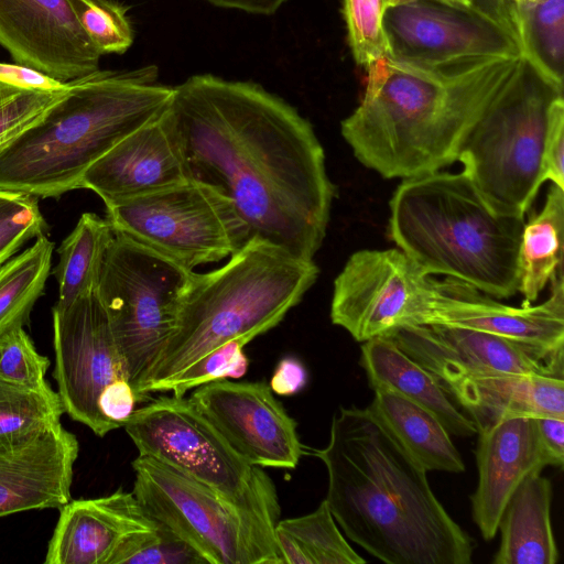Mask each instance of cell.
I'll return each instance as SVG.
<instances>
[{
	"mask_svg": "<svg viewBox=\"0 0 564 564\" xmlns=\"http://www.w3.org/2000/svg\"><path fill=\"white\" fill-rule=\"evenodd\" d=\"M0 149V191L59 197L82 188L87 170L119 141L166 110L173 87L154 65L98 69Z\"/></svg>",
	"mask_w": 564,
	"mask_h": 564,
	"instance_id": "4",
	"label": "cell"
},
{
	"mask_svg": "<svg viewBox=\"0 0 564 564\" xmlns=\"http://www.w3.org/2000/svg\"><path fill=\"white\" fill-rule=\"evenodd\" d=\"M54 243L42 235L0 264V338L29 323L51 272Z\"/></svg>",
	"mask_w": 564,
	"mask_h": 564,
	"instance_id": "29",
	"label": "cell"
},
{
	"mask_svg": "<svg viewBox=\"0 0 564 564\" xmlns=\"http://www.w3.org/2000/svg\"><path fill=\"white\" fill-rule=\"evenodd\" d=\"M314 455L345 535L387 564H470L475 542L430 487L426 470L368 408L340 406Z\"/></svg>",
	"mask_w": 564,
	"mask_h": 564,
	"instance_id": "2",
	"label": "cell"
},
{
	"mask_svg": "<svg viewBox=\"0 0 564 564\" xmlns=\"http://www.w3.org/2000/svg\"><path fill=\"white\" fill-rule=\"evenodd\" d=\"M433 283L399 248L356 251L334 281L332 323L359 343L423 325Z\"/></svg>",
	"mask_w": 564,
	"mask_h": 564,
	"instance_id": "12",
	"label": "cell"
},
{
	"mask_svg": "<svg viewBox=\"0 0 564 564\" xmlns=\"http://www.w3.org/2000/svg\"><path fill=\"white\" fill-rule=\"evenodd\" d=\"M139 455L162 462L235 506L282 563L275 539L276 487L262 467L248 463L189 398L160 397L135 409L123 424Z\"/></svg>",
	"mask_w": 564,
	"mask_h": 564,
	"instance_id": "7",
	"label": "cell"
},
{
	"mask_svg": "<svg viewBox=\"0 0 564 564\" xmlns=\"http://www.w3.org/2000/svg\"><path fill=\"white\" fill-rule=\"evenodd\" d=\"M479 430L513 417L564 420L563 378L530 375L467 376L442 383Z\"/></svg>",
	"mask_w": 564,
	"mask_h": 564,
	"instance_id": "23",
	"label": "cell"
},
{
	"mask_svg": "<svg viewBox=\"0 0 564 564\" xmlns=\"http://www.w3.org/2000/svg\"><path fill=\"white\" fill-rule=\"evenodd\" d=\"M193 178L176 123L167 107L96 161L85 173L82 188L96 193L107 206L167 189Z\"/></svg>",
	"mask_w": 564,
	"mask_h": 564,
	"instance_id": "18",
	"label": "cell"
},
{
	"mask_svg": "<svg viewBox=\"0 0 564 564\" xmlns=\"http://www.w3.org/2000/svg\"><path fill=\"white\" fill-rule=\"evenodd\" d=\"M546 301L514 307L452 278L435 280L423 325L462 327L512 340L563 372V270L550 282Z\"/></svg>",
	"mask_w": 564,
	"mask_h": 564,
	"instance_id": "15",
	"label": "cell"
},
{
	"mask_svg": "<svg viewBox=\"0 0 564 564\" xmlns=\"http://www.w3.org/2000/svg\"><path fill=\"white\" fill-rule=\"evenodd\" d=\"M107 218L84 213L57 249L53 274L58 285L56 305L66 306L96 291L106 250L113 237Z\"/></svg>",
	"mask_w": 564,
	"mask_h": 564,
	"instance_id": "28",
	"label": "cell"
},
{
	"mask_svg": "<svg viewBox=\"0 0 564 564\" xmlns=\"http://www.w3.org/2000/svg\"><path fill=\"white\" fill-rule=\"evenodd\" d=\"M564 89L524 57L466 135L457 161L495 210L524 217L543 180L549 116Z\"/></svg>",
	"mask_w": 564,
	"mask_h": 564,
	"instance_id": "8",
	"label": "cell"
},
{
	"mask_svg": "<svg viewBox=\"0 0 564 564\" xmlns=\"http://www.w3.org/2000/svg\"><path fill=\"white\" fill-rule=\"evenodd\" d=\"M110 564H207L185 540L159 524L148 533L126 542Z\"/></svg>",
	"mask_w": 564,
	"mask_h": 564,
	"instance_id": "37",
	"label": "cell"
},
{
	"mask_svg": "<svg viewBox=\"0 0 564 564\" xmlns=\"http://www.w3.org/2000/svg\"><path fill=\"white\" fill-rule=\"evenodd\" d=\"M359 364L369 387L394 392L432 412L451 435L473 436V420L453 403L441 381L401 350L390 338L381 336L362 343Z\"/></svg>",
	"mask_w": 564,
	"mask_h": 564,
	"instance_id": "24",
	"label": "cell"
},
{
	"mask_svg": "<svg viewBox=\"0 0 564 564\" xmlns=\"http://www.w3.org/2000/svg\"><path fill=\"white\" fill-rule=\"evenodd\" d=\"M158 525L132 491L70 499L59 508L44 563L110 564L126 542Z\"/></svg>",
	"mask_w": 564,
	"mask_h": 564,
	"instance_id": "20",
	"label": "cell"
},
{
	"mask_svg": "<svg viewBox=\"0 0 564 564\" xmlns=\"http://www.w3.org/2000/svg\"><path fill=\"white\" fill-rule=\"evenodd\" d=\"M367 408L426 471L465 470L451 434L429 410L386 390H376Z\"/></svg>",
	"mask_w": 564,
	"mask_h": 564,
	"instance_id": "26",
	"label": "cell"
},
{
	"mask_svg": "<svg viewBox=\"0 0 564 564\" xmlns=\"http://www.w3.org/2000/svg\"><path fill=\"white\" fill-rule=\"evenodd\" d=\"M319 274L314 260L252 236L220 268L193 271L183 294L175 328L140 390L167 392L187 368L216 348L246 345L278 326L313 286Z\"/></svg>",
	"mask_w": 564,
	"mask_h": 564,
	"instance_id": "5",
	"label": "cell"
},
{
	"mask_svg": "<svg viewBox=\"0 0 564 564\" xmlns=\"http://www.w3.org/2000/svg\"><path fill=\"white\" fill-rule=\"evenodd\" d=\"M276 527L299 544L308 564H361L360 556L337 527L325 500L305 516L279 520Z\"/></svg>",
	"mask_w": 564,
	"mask_h": 564,
	"instance_id": "32",
	"label": "cell"
},
{
	"mask_svg": "<svg viewBox=\"0 0 564 564\" xmlns=\"http://www.w3.org/2000/svg\"><path fill=\"white\" fill-rule=\"evenodd\" d=\"M521 56L564 88V0L514 6Z\"/></svg>",
	"mask_w": 564,
	"mask_h": 564,
	"instance_id": "30",
	"label": "cell"
},
{
	"mask_svg": "<svg viewBox=\"0 0 564 564\" xmlns=\"http://www.w3.org/2000/svg\"><path fill=\"white\" fill-rule=\"evenodd\" d=\"M78 453L77 437L62 424L0 445V517L67 503Z\"/></svg>",
	"mask_w": 564,
	"mask_h": 564,
	"instance_id": "22",
	"label": "cell"
},
{
	"mask_svg": "<svg viewBox=\"0 0 564 564\" xmlns=\"http://www.w3.org/2000/svg\"><path fill=\"white\" fill-rule=\"evenodd\" d=\"M386 0H341L347 42L357 65L364 69L389 56L383 28Z\"/></svg>",
	"mask_w": 564,
	"mask_h": 564,
	"instance_id": "34",
	"label": "cell"
},
{
	"mask_svg": "<svg viewBox=\"0 0 564 564\" xmlns=\"http://www.w3.org/2000/svg\"><path fill=\"white\" fill-rule=\"evenodd\" d=\"M511 1L513 2L514 6H527V4L540 2L542 0H511Z\"/></svg>",
	"mask_w": 564,
	"mask_h": 564,
	"instance_id": "47",
	"label": "cell"
},
{
	"mask_svg": "<svg viewBox=\"0 0 564 564\" xmlns=\"http://www.w3.org/2000/svg\"><path fill=\"white\" fill-rule=\"evenodd\" d=\"M169 108L194 178L232 200L250 237L313 260L336 187L311 122L258 84L210 74L173 87Z\"/></svg>",
	"mask_w": 564,
	"mask_h": 564,
	"instance_id": "1",
	"label": "cell"
},
{
	"mask_svg": "<svg viewBox=\"0 0 564 564\" xmlns=\"http://www.w3.org/2000/svg\"><path fill=\"white\" fill-rule=\"evenodd\" d=\"M132 468V492L144 510L207 564H281L249 520L208 487L149 456L138 455Z\"/></svg>",
	"mask_w": 564,
	"mask_h": 564,
	"instance_id": "11",
	"label": "cell"
},
{
	"mask_svg": "<svg viewBox=\"0 0 564 564\" xmlns=\"http://www.w3.org/2000/svg\"><path fill=\"white\" fill-rule=\"evenodd\" d=\"M83 30L100 53L123 54L134 40L128 8L115 0H68Z\"/></svg>",
	"mask_w": 564,
	"mask_h": 564,
	"instance_id": "33",
	"label": "cell"
},
{
	"mask_svg": "<svg viewBox=\"0 0 564 564\" xmlns=\"http://www.w3.org/2000/svg\"><path fill=\"white\" fill-rule=\"evenodd\" d=\"M564 188L551 184L542 209L524 224L519 250V288L523 305L533 304L561 271Z\"/></svg>",
	"mask_w": 564,
	"mask_h": 564,
	"instance_id": "27",
	"label": "cell"
},
{
	"mask_svg": "<svg viewBox=\"0 0 564 564\" xmlns=\"http://www.w3.org/2000/svg\"><path fill=\"white\" fill-rule=\"evenodd\" d=\"M106 210L115 231L191 270L229 258L251 238L232 200L197 178Z\"/></svg>",
	"mask_w": 564,
	"mask_h": 564,
	"instance_id": "10",
	"label": "cell"
},
{
	"mask_svg": "<svg viewBox=\"0 0 564 564\" xmlns=\"http://www.w3.org/2000/svg\"><path fill=\"white\" fill-rule=\"evenodd\" d=\"M52 314L53 377L64 411L102 437L112 430L99 411V398L113 383L128 380L107 314L96 292L66 306L55 304Z\"/></svg>",
	"mask_w": 564,
	"mask_h": 564,
	"instance_id": "13",
	"label": "cell"
},
{
	"mask_svg": "<svg viewBox=\"0 0 564 564\" xmlns=\"http://www.w3.org/2000/svg\"><path fill=\"white\" fill-rule=\"evenodd\" d=\"M307 379V371L302 361L293 356H286L276 365L269 386L273 393L291 397L305 388Z\"/></svg>",
	"mask_w": 564,
	"mask_h": 564,
	"instance_id": "41",
	"label": "cell"
},
{
	"mask_svg": "<svg viewBox=\"0 0 564 564\" xmlns=\"http://www.w3.org/2000/svg\"><path fill=\"white\" fill-rule=\"evenodd\" d=\"M50 359L41 355L23 327L0 338V379L37 390L51 388L45 379Z\"/></svg>",
	"mask_w": 564,
	"mask_h": 564,
	"instance_id": "38",
	"label": "cell"
},
{
	"mask_svg": "<svg viewBox=\"0 0 564 564\" xmlns=\"http://www.w3.org/2000/svg\"><path fill=\"white\" fill-rule=\"evenodd\" d=\"M432 372L441 383L467 376L541 373L563 378L523 346L468 328L413 325L384 336Z\"/></svg>",
	"mask_w": 564,
	"mask_h": 564,
	"instance_id": "19",
	"label": "cell"
},
{
	"mask_svg": "<svg viewBox=\"0 0 564 564\" xmlns=\"http://www.w3.org/2000/svg\"><path fill=\"white\" fill-rule=\"evenodd\" d=\"M412 1H417V0H386V7L389 8V7L408 3V2H412ZM437 1L446 2V3L459 6V7L470 8L469 2L467 0H437Z\"/></svg>",
	"mask_w": 564,
	"mask_h": 564,
	"instance_id": "46",
	"label": "cell"
},
{
	"mask_svg": "<svg viewBox=\"0 0 564 564\" xmlns=\"http://www.w3.org/2000/svg\"><path fill=\"white\" fill-rule=\"evenodd\" d=\"M22 88L0 79V149L37 121L68 90Z\"/></svg>",
	"mask_w": 564,
	"mask_h": 564,
	"instance_id": "36",
	"label": "cell"
},
{
	"mask_svg": "<svg viewBox=\"0 0 564 564\" xmlns=\"http://www.w3.org/2000/svg\"><path fill=\"white\" fill-rule=\"evenodd\" d=\"M520 57L442 66L382 57L365 69L362 98L341 121V135L356 159L384 178L440 171L457 161L466 135Z\"/></svg>",
	"mask_w": 564,
	"mask_h": 564,
	"instance_id": "3",
	"label": "cell"
},
{
	"mask_svg": "<svg viewBox=\"0 0 564 564\" xmlns=\"http://www.w3.org/2000/svg\"><path fill=\"white\" fill-rule=\"evenodd\" d=\"M477 434L478 484L470 497L471 514L481 536L490 541L513 492L527 477L550 466V460L534 417L505 420Z\"/></svg>",
	"mask_w": 564,
	"mask_h": 564,
	"instance_id": "21",
	"label": "cell"
},
{
	"mask_svg": "<svg viewBox=\"0 0 564 564\" xmlns=\"http://www.w3.org/2000/svg\"><path fill=\"white\" fill-rule=\"evenodd\" d=\"M535 423L550 466L561 468L564 464V420L543 416L535 417Z\"/></svg>",
	"mask_w": 564,
	"mask_h": 564,
	"instance_id": "42",
	"label": "cell"
},
{
	"mask_svg": "<svg viewBox=\"0 0 564 564\" xmlns=\"http://www.w3.org/2000/svg\"><path fill=\"white\" fill-rule=\"evenodd\" d=\"M226 9H236L252 14L270 15L275 13L289 0H206Z\"/></svg>",
	"mask_w": 564,
	"mask_h": 564,
	"instance_id": "45",
	"label": "cell"
},
{
	"mask_svg": "<svg viewBox=\"0 0 564 564\" xmlns=\"http://www.w3.org/2000/svg\"><path fill=\"white\" fill-rule=\"evenodd\" d=\"M553 489L541 473L527 477L500 518L495 564H556L560 552L551 523Z\"/></svg>",
	"mask_w": 564,
	"mask_h": 564,
	"instance_id": "25",
	"label": "cell"
},
{
	"mask_svg": "<svg viewBox=\"0 0 564 564\" xmlns=\"http://www.w3.org/2000/svg\"><path fill=\"white\" fill-rule=\"evenodd\" d=\"M192 273L118 231L106 250L95 292L138 403L141 387L175 328Z\"/></svg>",
	"mask_w": 564,
	"mask_h": 564,
	"instance_id": "9",
	"label": "cell"
},
{
	"mask_svg": "<svg viewBox=\"0 0 564 564\" xmlns=\"http://www.w3.org/2000/svg\"><path fill=\"white\" fill-rule=\"evenodd\" d=\"M245 346L241 340H231L216 348L178 376L167 392L175 397H185L189 390L209 382L242 378L249 367V360L243 352Z\"/></svg>",
	"mask_w": 564,
	"mask_h": 564,
	"instance_id": "39",
	"label": "cell"
},
{
	"mask_svg": "<svg viewBox=\"0 0 564 564\" xmlns=\"http://www.w3.org/2000/svg\"><path fill=\"white\" fill-rule=\"evenodd\" d=\"M389 56L423 66L521 56L518 40L471 8L417 0L387 8Z\"/></svg>",
	"mask_w": 564,
	"mask_h": 564,
	"instance_id": "14",
	"label": "cell"
},
{
	"mask_svg": "<svg viewBox=\"0 0 564 564\" xmlns=\"http://www.w3.org/2000/svg\"><path fill=\"white\" fill-rule=\"evenodd\" d=\"M564 96L551 106L543 150V180L564 188Z\"/></svg>",
	"mask_w": 564,
	"mask_h": 564,
	"instance_id": "40",
	"label": "cell"
},
{
	"mask_svg": "<svg viewBox=\"0 0 564 564\" xmlns=\"http://www.w3.org/2000/svg\"><path fill=\"white\" fill-rule=\"evenodd\" d=\"M473 10L496 22L519 42L514 4L511 0H467Z\"/></svg>",
	"mask_w": 564,
	"mask_h": 564,
	"instance_id": "44",
	"label": "cell"
},
{
	"mask_svg": "<svg viewBox=\"0 0 564 564\" xmlns=\"http://www.w3.org/2000/svg\"><path fill=\"white\" fill-rule=\"evenodd\" d=\"M0 46L64 84L98 70L101 57L68 0H0Z\"/></svg>",
	"mask_w": 564,
	"mask_h": 564,
	"instance_id": "17",
	"label": "cell"
},
{
	"mask_svg": "<svg viewBox=\"0 0 564 564\" xmlns=\"http://www.w3.org/2000/svg\"><path fill=\"white\" fill-rule=\"evenodd\" d=\"M189 400L251 465L294 469L303 455L297 424L264 381L203 384Z\"/></svg>",
	"mask_w": 564,
	"mask_h": 564,
	"instance_id": "16",
	"label": "cell"
},
{
	"mask_svg": "<svg viewBox=\"0 0 564 564\" xmlns=\"http://www.w3.org/2000/svg\"><path fill=\"white\" fill-rule=\"evenodd\" d=\"M65 413L57 391L0 379V445L22 442L61 424Z\"/></svg>",
	"mask_w": 564,
	"mask_h": 564,
	"instance_id": "31",
	"label": "cell"
},
{
	"mask_svg": "<svg viewBox=\"0 0 564 564\" xmlns=\"http://www.w3.org/2000/svg\"><path fill=\"white\" fill-rule=\"evenodd\" d=\"M0 79L30 89L52 90L66 85L32 68L2 62H0Z\"/></svg>",
	"mask_w": 564,
	"mask_h": 564,
	"instance_id": "43",
	"label": "cell"
},
{
	"mask_svg": "<svg viewBox=\"0 0 564 564\" xmlns=\"http://www.w3.org/2000/svg\"><path fill=\"white\" fill-rule=\"evenodd\" d=\"M389 206L390 238L429 275L495 299L518 292L524 217L491 208L465 172L403 178Z\"/></svg>",
	"mask_w": 564,
	"mask_h": 564,
	"instance_id": "6",
	"label": "cell"
},
{
	"mask_svg": "<svg viewBox=\"0 0 564 564\" xmlns=\"http://www.w3.org/2000/svg\"><path fill=\"white\" fill-rule=\"evenodd\" d=\"M47 230L37 197L0 191V264Z\"/></svg>",
	"mask_w": 564,
	"mask_h": 564,
	"instance_id": "35",
	"label": "cell"
}]
</instances>
